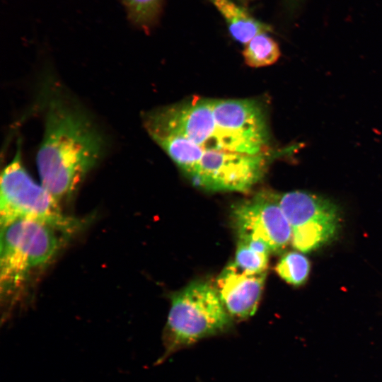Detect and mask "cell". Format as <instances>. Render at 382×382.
I'll use <instances>...</instances> for the list:
<instances>
[{
  "label": "cell",
  "instance_id": "5bb4252c",
  "mask_svg": "<svg viewBox=\"0 0 382 382\" xmlns=\"http://www.w3.org/2000/svg\"><path fill=\"white\" fill-rule=\"evenodd\" d=\"M163 0H123L127 16L135 25L144 30L158 21Z\"/></svg>",
  "mask_w": 382,
  "mask_h": 382
},
{
  "label": "cell",
  "instance_id": "8fae6325",
  "mask_svg": "<svg viewBox=\"0 0 382 382\" xmlns=\"http://www.w3.org/2000/svg\"><path fill=\"white\" fill-rule=\"evenodd\" d=\"M209 1L223 16L231 37L237 42L246 45L257 35L271 30L231 0Z\"/></svg>",
  "mask_w": 382,
  "mask_h": 382
},
{
  "label": "cell",
  "instance_id": "7a4b0ae2",
  "mask_svg": "<svg viewBox=\"0 0 382 382\" xmlns=\"http://www.w3.org/2000/svg\"><path fill=\"white\" fill-rule=\"evenodd\" d=\"M64 235L69 234L31 220H17L1 226L0 287L5 318L32 272L56 255Z\"/></svg>",
  "mask_w": 382,
  "mask_h": 382
},
{
  "label": "cell",
  "instance_id": "9c48e42d",
  "mask_svg": "<svg viewBox=\"0 0 382 382\" xmlns=\"http://www.w3.org/2000/svg\"><path fill=\"white\" fill-rule=\"evenodd\" d=\"M217 126L244 143L254 154L268 151L270 132L266 110L255 99L212 100Z\"/></svg>",
  "mask_w": 382,
  "mask_h": 382
},
{
  "label": "cell",
  "instance_id": "5b68a950",
  "mask_svg": "<svg viewBox=\"0 0 382 382\" xmlns=\"http://www.w3.org/2000/svg\"><path fill=\"white\" fill-rule=\"evenodd\" d=\"M212 100L193 97L149 111L142 117L144 127L151 138L178 135L199 145L205 151L240 153L239 142L217 126Z\"/></svg>",
  "mask_w": 382,
  "mask_h": 382
},
{
  "label": "cell",
  "instance_id": "6da1fadb",
  "mask_svg": "<svg viewBox=\"0 0 382 382\" xmlns=\"http://www.w3.org/2000/svg\"><path fill=\"white\" fill-rule=\"evenodd\" d=\"M104 147L103 135L83 110L53 98L36 156L41 184L58 202L71 197L100 160Z\"/></svg>",
  "mask_w": 382,
  "mask_h": 382
},
{
  "label": "cell",
  "instance_id": "277c9868",
  "mask_svg": "<svg viewBox=\"0 0 382 382\" xmlns=\"http://www.w3.org/2000/svg\"><path fill=\"white\" fill-rule=\"evenodd\" d=\"M17 220L43 222L69 234L78 229L79 221L65 216L59 202L25 168L18 147L1 176V226Z\"/></svg>",
  "mask_w": 382,
  "mask_h": 382
},
{
  "label": "cell",
  "instance_id": "7c38bea8",
  "mask_svg": "<svg viewBox=\"0 0 382 382\" xmlns=\"http://www.w3.org/2000/svg\"><path fill=\"white\" fill-rule=\"evenodd\" d=\"M152 139L187 175L205 151L199 145L182 136L161 135Z\"/></svg>",
  "mask_w": 382,
  "mask_h": 382
},
{
  "label": "cell",
  "instance_id": "8992f818",
  "mask_svg": "<svg viewBox=\"0 0 382 382\" xmlns=\"http://www.w3.org/2000/svg\"><path fill=\"white\" fill-rule=\"evenodd\" d=\"M291 230L292 245L309 252L330 241L340 224L336 206L328 199L304 191L274 194Z\"/></svg>",
  "mask_w": 382,
  "mask_h": 382
},
{
  "label": "cell",
  "instance_id": "52a82bcc",
  "mask_svg": "<svg viewBox=\"0 0 382 382\" xmlns=\"http://www.w3.org/2000/svg\"><path fill=\"white\" fill-rule=\"evenodd\" d=\"M277 156L268 151L255 155L206 151L187 176L204 190L245 192L262 178L268 161Z\"/></svg>",
  "mask_w": 382,
  "mask_h": 382
},
{
  "label": "cell",
  "instance_id": "30bf717a",
  "mask_svg": "<svg viewBox=\"0 0 382 382\" xmlns=\"http://www.w3.org/2000/svg\"><path fill=\"white\" fill-rule=\"evenodd\" d=\"M265 277L266 272L248 274L233 262L222 270L216 279V289L231 317L245 319L255 313Z\"/></svg>",
  "mask_w": 382,
  "mask_h": 382
},
{
  "label": "cell",
  "instance_id": "9a60e30c",
  "mask_svg": "<svg viewBox=\"0 0 382 382\" xmlns=\"http://www.w3.org/2000/svg\"><path fill=\"white\" fill-rule=\"evenodd\" d=\"M275 270L287 283L299 286L304 283L308 276L310 262L303 255L290 252L282 257Z\"/></svg>",
  "mask_w": 382,
  "mask_h": 382
},
{
  "label": "cell",
  "instance_id": "ba28073f",
  "mask_svg": "<svg viewBox=\"0 0 382 382\" xmlns=\"http://www.w3.org/2000/svg\"><path fill=\"white\" fill-rule=\"evenodd\" d=\"M238 239H255L272 253L283 250L291 240L289 223L273 193H259L238 203L232 211Z\"/></svg>",
  "mask_w": 382,
  "mask_h": 382
},
{
  "label": "cell",
  "instance_id": "2e32d148",
  "mask_svg": "<svg viewBox=\"0 0 382 382\" xmlns=\"http://www.w3.org/2000/svg\"><path fill=\"white\" fill-rule=\"evenodd\" d=\"M268 253H260L238 241L233 263L243 272L257 274L266 272Z\"/></svg>",
  "mask_w": 382,
  "mask_h": 382
},
{
  "label": "cell",
  "instance_id": "4fadbf2b",
  "mask_svg": "<svg viewBox=\"0 0 382 382\" xmlns=\"http://www.w3.org/2000/svg\"><path fill=\"white\" fill-rule=\"evenodd\" d=\"M243 56L249 66L262 67L274 64L280 57V50L277 42L263 33L245 45Z\"/></svg>",
  "mask_w": 382,
  "mask_h": 382
},
{
  "label": "cell",
  "instance_id": "3957f363",
  "mask_svg": "<svg viewBox=\"0 0 382 382\" xmlns=\"http://www.w3.org/2000/svg\"><path fill=\"white\" fill-rule=\"evenodd\" d=\"M231 320L215 287L204 282L190 283L172 296L163 335L165 350L156 364L181 348L225 331Z\"/></svg>",
  "mask_w": 382,
  "mask_h": 382
}]
</instances>
